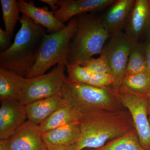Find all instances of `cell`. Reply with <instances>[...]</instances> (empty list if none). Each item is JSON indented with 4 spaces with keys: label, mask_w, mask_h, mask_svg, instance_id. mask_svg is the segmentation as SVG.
Listing matches in <instances>:
<instances>
[{
    "label": "cell",
    "mask_w": 150,
    "mask_h": 150,
    "mask_svg": "<svg viewBox=\"0 0 150 150\" xmlns=\"http://www.w3.org/2000/svg\"><path fill=\"white\" fill-rule=\"evenodd\" d=\"M27 119L25 105L22 102L1 100L0 140H8Z\"/></svg>",
    "instance_id": "9"
},
{
    "label": "cell",
    "mask_w": 150,
    "mask_h": 150,
    "mask_svg": "<svg viewBox=\"0 0 150 150\" xmlns=\"http://www.w3.org/2000/svg\"><path fill=\"white\" fill-rule=\"evenodd\" d=\"M40 1L45 3L50 6L52 9V11H56L59 9V6L57 5V3L58 0H40Z\"/></svg>",
    "instance_id": "27"
},
{
    "label": "cell",
    "mask_w": 150,
    "mask_h": 150,
    "mask_svg": "<svg viewBox=\"0 0 150 150\" xmlns=\"http://www.w3.org/2000/svg\"><path fill=\"white\" fill-rule=\"evenodd\" d=\"M144 46L148 71L150 73V37L144 43Z\"/></svg>",
    "instance_id": "26"
},
{
    "label": "cell",
    "mask_w": 150,
    "mask_h": 150,
    "mask_svg": "<svg viewBox=\"0 0 150 150\" xmlns=\"http://www.w3.org/2000/svg\"><path fill=\"white\" fill-rule=\"evenodd\" d=\"M66 66L57 65L47 74L30 79L23 77V103L26 105L60 93L66 77Z\"/></svg>",
    "instance_id": "6"
},
{
    "label": "cell",
    "mask_w": 150,
    "mask_h": 150,
    "mask_svg": "<svg viewBox=\"0 0 150 150\" xmlns=\"http://www.w3.org/2000/svg\"><path fill=\"white\" fill-rule=\"evenodd\" d=\"M68 104L61 93L25 105L27 121L39 126L56 110Z\"/></svg>",
    "instance_id": "15"
},
{
    "label": "cell",
    "mask_w": 150,
    "mask_h": 150,
    "mask_svg": "<svg viewBox=\"0 0 150 150\" xmlns=\"http://www.w3.org/2000/svg\"><path fill=\"white\" fill-rule=\"evenodd\" d=\"M81 138L77 150L97 149L136 130L127 110H98L83 113L79 121Z\"/></svg>",
    "instance_id": "1"
},
{
    "label": "cell",
    "mask_w": 150,
    "mask_h": 150,
    "mask_svg": "<svg viewBox=\"0 0 150 150\" xmlns=\"http://www.w3.org/2000/svg\"><path fill=\"white\" fill-rule=\"evenodd\" d=\"M11 38V37L7 31L0 28V52L7 51L11 46L13 43Z\"/></svg>",
    "instance_id": "25"
},
{
    "label": "cell",
    "mask_w": 150,
    "mask_h": 150,
    "mask_svg": "<svg viewBox=\"0 0 150 150\" xmlns=\"http://www.w3.org/2000/svg\"><path fill=\"white\" fill-rule=\"evenodd\" d=\"M23 77L9 70L0 69V99L22 102Z\"/></svg>",
    "instance_id": "17"
},
{
    "label": "cell",
    "mask_w": 150,
    "mask_h": 150,
    "mask_svg": "<svg viewBox=\"0 0 150 150\" xmlns=\"http://www.w3.org/2000/svg\"><path fill=\"white\" fill-rule=\"evenodd\" d=\"M80 65L94 74L108 73L111 74L107 58L102 54L100 55L99 57L97 59L91 58Z\"/></svg>",
    "instance_id": "23"
},
{
    "label": "cell",
    "mask_w": 150,
    "mask_h": 150,
    "mask_svg": "<svg viewBox=\"0 0 150 150\" xmlns=\"http://www.w3.org/2000/svg\"><path fill=\"white\" fill-rule=\"evenodd\" d=\"M148 115H149L148 119H149V122L150 125V96L149 98V103H148Z\"/></svg>",
    "instance_id": "30"
},
{
    "label": "cell",
    "mask_w": 150,
    "mask_h": 150,
    "mask_svg": "<svg viewBox=\"0 0 150 150\" xmlns=\"http://www.w3.org/2000/svg\"><path fill=\"white\" fill-rule=\"evenodd\" d=\"M148 72L144 43L135 42L129 56L126 74H136Z\"/></svg>",
    "instance_id": "21"
},
{
    "label": "cell",
    "mask_w": 150,
    "mask_h": 150,
    "mask_svg": "<svg viewBox=\"0 0 150 150\" xmlns=\"http://www.w3.org/2000/svg\"><path fill=\"white\" fill-rule=\"evenodd\" d=\"M135 2L136 0L115 1L100 17L110 35L125 29Z\"/></svg>",
    "instance_id": "13"
},
{
    "label": "cell",
    "mask_w": 150,
    "mask_h": 150,
    "mask_svg": "<svg viewBox=\"0 0 150 150\" xmlns=\"http://www.w3.org/2000/svg\"><path fill=\"white\" fill-rule=\"evenodd\" d=\"M120 88L132 93L150 97V73L126 74Z\"/></svg>",
    "instance_id": "19"
},
{
    "label": "cell",
    "mask_w": 150,
    "mask_h": 150,
    "mask_svg": "<svg viewBox=\"0 0 150 150\" xmlns=\"http://www.w3.org/2000/svg\"><path fill=\"white\" fill-rule=\"evenodd\" d=\"M48 150H77L76 144L70 146L55 147L48 149Z\"/></svg>",
    "instance_id": "28"
},
{
    "label": "cell",
    "mask_w": 150,
    "mask_h": 150,
    "mask_svg": "<svg viewBox=\"0 0 150 150\" xmlns=\"http://www.w3.org/2000/svg\"><path fill=\"white\" fill-rule=\"evenodd\" d=\"M0 150H9L7 146L6 141L0 140Z\"/></svg>",
    "instance_id": "29"
},
{
    "label": "cell",
    "mask_w": 150,
    "mask_h": 150,
    "mask_svg": "<svg viewBox=\"0 0 150 150\" xmlns=\"http://www.w3.org/2000/svg\"><path fill=\"white\" fill-rule=\"evenodd\" d=\"M135 41L123 31L110 35L105 44L101 54L107 58L111 74L114 79L112 88L117 90L121 86L126 74L129 56Z\"/></svg>",
    "instance_id": "7"
},
{
    "label": "cell",
    "mask_w": 150,
    "mask_h": 150,
    "mask_svg": "<svg viewBox=\"0 0 150 150\" xmlns=\"http://www.w3.org/2000/svg\"><path fill=\"white\" fill-rule=\"evenodd\" d=\"M3 20L5 30L13 36L17 23L20 21V11L16 0H1Z\"/></svg>",
    "instance_id": "22"
},
{
    "label": "cell",
    "mask_w": 150,
    "mask_h": 150,
    "mask_svg": "<svg viewBox=\"0 0 150 150\" xmlns=\"http://www.w3.org/2000/svg\"><path fill=\"white\" fill-rule=\"evenodd\" d=\"M94 13L76 16L77 23L70 43L68 65H81L94 55H100L110 38V34L103 24L101 18Z\"/></svg>",
    "instance_id": "3"
},
{
    "label": "cell",
    "mask_w": 150,
    "mask_h": 150,
    "mask_svg": "<svg viewBox=\"0 0 150 150\" xmlns=\"http://www.w3.org/2000/svg\"><path fill=\"white\" fill-rule=\"evenodd\" d=\"M60 93L68 104L82 113L98 110L122 109L123 105L112 86L99 88L79 83L69 80L66 76Z\"/></svg>",
    "instance_id": "4"
},
{
    "label": "cell",
    "mask_w": 150,
    "mask_h": 150,
    "mask_svg": "<svg viewBox=\"0 0 150 150\" xmlns=\"http://www.w3.org/2000/svg\"><path fill=\"white\" fill-rule=\"evenodd\" d=\"M114 91L123 107L131 114L141 146L145 150H150V125L148 117L149 97L132 93L121 88Z\"/></svg>",
    "instance_id": "8"
},
{
    "label": "cell",
    "mask_w": 150,
    "mask_h": 150,
    "mask_svg": "<svg viewBox=\"0 0 150 150\" xmlns=\"http://www.w3.org/2000/svg\"><path fill=\"white\" fill-rule=\"evenodd\" d=\"M77 23L75 17L69 21L64 29L45 35L38 52L35 64L25 78L30 79L44 74L51 67L56 64L67 67L70 43Z\"/></svg>",
    "instance_id": "5"
},
{
    "label": "cell",
    "mask_w": 150,
    "mask_h": 150,
    "mask_svg": "<svg viewBox=\"0 0 150 150\" xmlns=\"http://www.w3.org/2000/svg\"><path fill=\"white\" fill-rule=\"evenodd\" d=\"M21 26L11 46L0 52V69L12 71L25 78L35 64L38 52L46 33L41 25L24 14Z\"/></svg>",
    "instance_id": "2"
},
{
    "label": "cell",
    "mask_w": 150,
    "mask_h": 150,
    "mask_svg": "<svg viewBox=\"0 0 150 150\" xmlns=\"http://www.w3.org/2000/svg\"><path fill=\"white\" fill-rule=\"evenodd\" d=\"M83 113L71 105L67 104L55 111L39 125L41 133L48 131L79 120Z\"/></svg>",
    "instance_id": "18"
},
{
    "label": "cell",
    "mask_w": 150,
    "mask_h": 150,
    "mask_svg": "<svg viewBox=\"0 0 150 150\" xmlns=\"http://www.w3.org/2000/svg\"><path fill=\"white\" fill-rule=\"evenodd\" d=\"M20 12L32 20L35 23L46 28L50 33L62 30L66 27V25L59 21L54 14L46 6L38 7L33 1L29 2L24 0L17 1Z\"/></svg>",
    "instance_id": "14"
},
{
    "label": "cell",
    "mask_w": 150,
    "mask_h": 150,
    "mask_svg": "<svg viewBox=\"0 0 150 150\" xmlns=\"http://www.w3.org/2000/svg\"><path fill=\"white\" fill-rule=\"evenodd\" d=\"M115 0H58L59 9L54 12L56 18L64 23L75 17L96 13L110 6Z\"/></svg>",
    "instance_id": "11"
},
{
    "label": "cell",
    "mask_w": 150,
    "mask_h": 150,
    "mask_svg": "<svg viewBox=\"0 0 150 150\" xmlns=\"http://www.w3.org/2000/svg\"><path fill=\"white\" fill-rule=\"evenodd\" d=\"M114 79L111 74L108 73H92L90 79L87 84L97 87L103 88L112 86Z\"/></svg>",
    "instance_id": "24"
},
{
    "label": "cell",
    "mask_w": 150,
    "mask_h": 150,
    "mask_svg": "<svg viewBox=\"0 0 150 150\" xmlns=\"http://www.w3.org/2000/svg\"><path fill=\"white\" fill-rule=\"evenodd\" d=\"M81 136L80 125L79 121L42 133V139L48 149L74 144L80 141Z\"/></svg>",
    "instance_id": "16"
},
{
    "label": "cell",
    "mask_w": 150,
    "mask_h": 150,
    "mask_svg": "<svg viewBox=\"0 0 150 150\" xmlns=\"http://www.w3.org/2000/svg\"><path fill=\"white\" fill-rule=\"evenodd\" d=\"M89 150H146L142 147L136 130L110 141L104 146Z\"/></svg>",
    "instance_id": "20"
},
{
    "label": "cell",
    "mask_w": 150,
    "mask_h": 150,
    "mask_svg": "<svg viewBox=\"0 0 150 150\" xmlns=\"http://www.w3.org/2000/svg\"><path fill=\"white\" fill-rule=\"evenodd\" d=\"M6 142L9 150H48L39 126L28 121Z\"/></svg>",
    "instance_id": "12"
},
{
    "label": "cell",
    "mask_w": 150,
    "mask_h": 150,
    "mask_svg": "<svg viewBox=\"0 0 150 150\" xmlns=\"http://www.w3.org/2000/svg\"><path fill=\"white\" fill-rule=\"evenodd\" d=\"M124 29L136 42L150 37V0H136Z\"/></svg>",
    "instance_id": "10"
}]
</instances>
